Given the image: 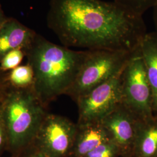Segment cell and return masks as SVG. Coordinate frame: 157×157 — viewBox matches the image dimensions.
Instances as JSON below:
<instances>
[{"label": "cell", "mask_w": 157, "mask_h": 157, "mask_svg": "<svg viewBox=\"0 0 157 157\" xmlns=\"http://www.w3.org/2000/svg\"><path fill=\"white\" fill-rule=\"evenodd\" d=\"M48 28L62 45L133 51L147 34L143 16L113 1L50 0Z\"/></svg>", "instance_id": "obj_1"}, {"label": "cell", "mask_w": 157, "mask_h": 157, "mask_svg": "<svg viewBox=\"0 0 157 157\" xmlns=\"http://www.w3.org/2000/svg\"><path fill=\"white\" fill-rule=\"evenodd\" d=\"M23 50L33 71L34 90L45 106L67 94L89 52L54 44L37 33Z\"/></svg>", "instance_id": "obj_2"}, {"label": "cell", "mask_w": 157, "mask_h": 157, "mask_svg": "<svg viewBox=\"0 0 157 157\" xmlns=\"http://www.w3.org/2000/svg\"><path fill=\"white\" fill-rule=\"evenodd\" d=\"M33 86L16 87L8 83L0 100V109L8 137L12 156L32 143L48 112Z\"/></svg>", "instance_id": "obj_3"}, {"label": "cell", "mask_w": 157, "mask_h": 157, "mask_svg": "<svg viewBox=\"0 0 157 157\" xmlns=\"http://www.w3.org/2000/svg\"><path fill=\"white\" fill-rule=\"evenodd\" d=\"M133 51L89 50L67 95L76 101L82 95L111 78L124 69Z\"/></svg>", "instance_id": "obj_4"}, {"label": "cell", "mask_w": 157, "mask_h": 157, "mask_svg": "<svg viewBox=\"0 0 157 157\" xmlns=\"http://www.w3.org/2000/svg\"><path fill=\"white\" fill-rule=\"evenodd\" d=\"M122 104L140 121L154 117L151 89L139 46L124 68Z\"/></svg>", "instance_id": "obj_5"}, {"label": "cell", "mask_w": 157, "mask_h": 157, "mask_svg": "<svg viewBox=\"0 0 157 157\" xmlns=\"http://www.w3.org/2000/svg\"><path fill=\"white\" fill-rule=\"evenodd\" d=\"M124 68L114 76L82 95L76 101L78 107V124L100 122L122 104Z\"/></svg>", "instance_id": "obj_6"}, {"label": "cell", "mask_w": 157, "mask_h": 157, "mask_svg": "<svg viewBox=\"0 0 157 157\" xmlns=\"http://www.w3.org/2000/svg\"><path fill=\"white\" fill-rule=\"evenodd\" d=\"M77 130L69 119L47 113L32 144L48 157H69Z\"/></svg>", "instance_id": "obj_7"}, {"label": "cell", "mask_w": 157, "mask_h": 157, "mask_svg": "<svg viewBox=\"0 0 157 157\" xmlns=\"http://www.w3.org/2000/svg\"><path fill=\"white\" fill-rule=\"evenodd\" d=\"M141 121L121 104L100 122L107 130L111 140L119 147L121 155L127 157L132 154Z\"/></svg>", "instance_id": "obj_8"}, {"label": "cell", "mask_w": 157, "mask_h": 157, "mask_svg": "<svg viewBox=\"0 0 157 157\" xmlns=\"http://www.w3.org/2000/svg\"><path fill=\"white\" fill-rule=\"evenodd\" d=\"M36 33L17 19L8 17L0 28V62L9 52L25 48Z\"/></svg>", "instance_id": "obj_9"}, {"label": "cell", "mask_w": 157, "mask_h": 157, "mask_svg": "<svg viewBox=\"0 0 157 157\" xmlns=\"http://www.w3.org/2000/svg\"><path fill=\"white\" fill-rule=\"evenodd\" d=\"M77 125L78 130L69 157H84L101 144L111 140L100 122Z\"/></svg>", "instance_id": "obj_10"}, {"label": "cell", "mask_w": 157, "mask_h": 157, "mask_svg": "<svg viewBox=\"0 0 157 157\" xmlns=\"http://www.w3.org/2000/svg\"><path fill=\"white\" fill-rule=\"evenodd\" d=\"M145 63L152 96V109L157 118V33H147L139 45Z\"/></svg>", "instance_id": "obj_11"}, {"label": "cell", "mask_w": 157, "mask_h": 157, "mask_svg": "<svg viewBox=\"0 0 157 157\" xmlns=\"http://www.w3.org/2000/svg\"><path fill=\"white\" fill-rule=\"evenodd\" d=\"M132 155L135 157H157V118L141 121Z\"/></svg>", "instance_id": "obj_12"}, {"label": "cell", "mask_w": 157, "mask_h": 157, "mask_svg": "<svg viewBox=\"0 0 157 157\" xmlns=\"http://www.w3.org/2000/svg\"><path fill=\"white\" fill-rule=\"evenodd\" d=\"M8 81L10 84L16 87H31L33 84V71L28 63L19 65L8 72Z\"/></svg>", "instance_id": "obj_13"}, {"label": "cell", "mask_w": 157, "mask_h": 157, "mask_svg": "<svg viewBox=\"0 0 157 157\" xmlns=\"http://www.w3.org/2000/svg\"><path fill=\"white\" fill-rule=\"evenodd\" d=\"M120 5L133 12L136 14L143 16L148 10L152 8L157 0H114Z\"/></svg>", "instance_id": "obj_14"}, {"label": "cell", "mask_w": 157, "mask_h": 157, "mask_svg": "<svg viewBox=\"0 0 157 157\" xmlns=\"http://www.w3.org/2000/svg\"><path fill=\"white\" fill-rule=\"evenodd\" d=\"M25 57L22 48H17L7 53L0 62V69L4 72H9L19 66Z\"/></svg>", "instance_id": "obj_15"}, {"label": "cell", "mask_w": 157, "mask_h": 157, "mask_svg": "<svg viewBox=\"0 0 157 157\" xmlns=\"http://www.w3.org/2000/svg\"><path fill=\"white\" fill-rule=\"evenodd\" d=\"M119 155H122L119 147L111 140L98 146L84 157H118Z\"/></svg>", "instance_id": "obj_16"}, {"label": "cell", "mask_w": 157, "mask_h": 157, "mask_svg": "<svg viewBox=\"0 0 157 157\" xmlns=\"http://www.w3.org/2000/svg\"><path fill=\"white\" fill-rule=\"evenodd\" d=\"M8 137L7 130L0 109V157L4 152L8 151Z\"/></svg>", "instance_id": "obj_17"}, {"label": "cell", "mask_w": 157, "mask_h": 157, "mask_svg": "<svg viewBox=\"0 0 157 157\" xmlns=\"http://www.w3.org/2000/svg\"><path fill=\"white\" fill-rule=\"evenodd\" d=\"M12 157H48L32 143Z\"/></svg>", "instance_id": "obj_18"}, {"label": "cell", "mask_w": 157, "mask_h": 157, "mask_svg": "<svg viewBox=\"0 0 157 157\" xmlns=\"http://www.w3.org/2000/svg\"><path fill=\"white\" fill-rule=\"evenodd\" d=\"M8 72H4L0 69V100L8 83Z\"/></svg>", "instance_id": "obj_19"}, {"label": "cell", "mask_w": 157, "mask_h": 157, "mask_svg": "<svg viewBox=\"0 0 157 157\" xmlns=\"http://www.w3.org/2000/svg\"><path fill=\"white\" fill-rule=\"evenodd\" d=\"M153 20H154V23L155 25V32L157 33V2L155 6H153Z\"/></svg>", "instance_id": "obj_20"}, {"label": "cell", "mask_w": 157, "mask_h": 157, "mask_svg": "<svg viewBox=\"0 0 157 157\" xmlns=\"http://www.w3.org/2000/svg\"><path fill=\"white\" fill-rule=\"evenodd\" d=\"M8 17L6 16L2 9V6L0 4V28L2 25V24L6 21V19H7Z\"/></svg>", "instance_id": "obj_21"}]
</instances>
